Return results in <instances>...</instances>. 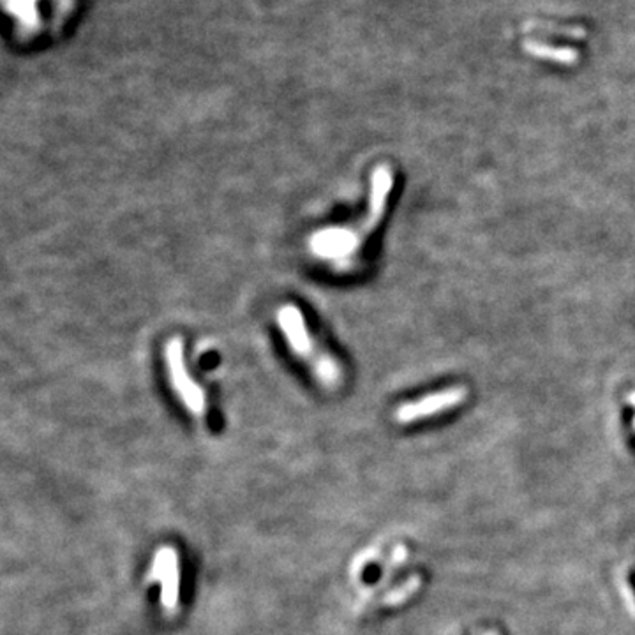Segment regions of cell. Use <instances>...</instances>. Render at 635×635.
<instances>
[{
  "mask_svg": "<svg viewBox=\"0 0 635 635\" xmlns=\"http://www.w3.org/2000/svg\"><path fill=\"white\" fill-rule=\"evenodd\" d=\"M162 356H164L166 374H168L173 392L179 395L180 401L186 404V408L193 415L203 416L207 413V397H205L203 388L194 381L189 369H187L186 353H183V344L180 337H173L166 341Z\"/></svg>",
  "mask_w": 635,
  "mask_h": 635,
  "instance_id": "cell-3",
  "label": "cell"
},
{
  "mask_svg": "<svg viewBox=\"0 0 635 635\" xmlns=\"http://www.w3.org/2000/svg\"><path fill=\"white\" fill-rule=\"evenodd\" d=\"M526 52H529L531 55L540 56V59L554 60V62L560 64H575L577 62V52L572 48H550V46L540 44V42L528 41L524 44Z\"/></svg>",
  "mask_w": 635,
  "mask_h": 635,
  "instance_id": "cell-5",
  "label": "cell"
},
{
  "mask_svg": "<svg viewBox=\"0 0 635 635\" xmlns=\"http://www.w3.org/2000/svg\"><path fill=\"white\" fill-rule=\"evenodd\" d=\"M628 401H630V404L635 406V392H634V394L628 395Z\"/></svg>",
  "mask_w": 635,
  "mask_h": 635,
  "instance_id": "cell-6",
  "label": "cell"
},
{
  "mask_svg": "<svg viewBox=\"0 0 635 635\" xmlns=\"http://www.w3.org/2000/svg\"><path fill=\"white\" fill-rule=\"evenodd\" d=\"M485 635H497V634H494V631H487Z\"/></svg>",
  "mask_w": 635,
  "mask_h": 635,
  "instance_id": "cell-7",
  "label": "cell"
},
{
  "mask_svg": "<svg viewBox=\"0 0 635 635\" xmlns=\"http://www.w3.org/2000/svg\"><path fill=\"white\" fill-rule=\"evenodd\" d=\"M275 323L286 339V344L298 356L318 381L327 388H337L342 383V365L328 349H325L307 328L302 310L295 303H284L275 313Z\"/></svg>",
  "mask_w": 635,
  "mask_h": 635,
  "instance_id": "cell-2",
  "label": "cell"
},
{
  "mask_svg": "<svg viewBox=\"0 0 635 635\" xmlns=\"http://www.w3.org/2000/svg\"><path fill=\"white\" fill-rule=\"evenodd\" d=\"M468 397V388L464 387H452L445 390L434 392V394L425 395L418 401L404 402L395 411V420L399 423H409L415 420L427 418V416L437 415V413L448 411L455 406L462 404Z\"/></svg>",
  "mask_w": 635,
  "mask_h": 635,
  "instance_id": "cell-4",
  "label": "cell"
},
{
  "mask_svg": "<svg viewBox=\"0 0 635 635\" xmlns=\"http://www.w3.org/2000/svg\"><path fill=\"white\" fill-rule=\"evenodd\" d=\"M392 183H394V179H392L390 168L385 164L377 166L370 179L369 208H367L365 215L356 224L330 226V228H321L314 231L307 242L309 253L316 260L330 263L337 270L351 267L353 260L362 249L365 238L383 219Z\"/></svg>",
  "mask_w": 635,
  "mask_h": 635,
  "instance_id": "cell-1",
  "label": "cell"
}]
</instances>
